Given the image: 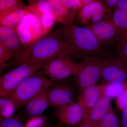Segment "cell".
I'll list each match as a JSON object with an SVG mask.
<instances>
[{
  "label": "cell",
  "mask_w": 127,
  "mask_h": 127,
  "mask_svg": "<svg viewBox=\"0 0 127 127\" xmlns=\"http://www.w3.org/2000/svg\"><path fill=\"white\" fill-rule=\"evenodd\" d=\"M28 2L31 13L35 14L38 18L46 12L51 11L48 0H29Z\"/></svg>",
  "instance_id": "obj_21"
},
{
  "label": "cell",
  "mask_w": 127,
  "mask_h": 127,
  "mask_svg": "<svg viewBox=\"0 0 127 127\" xmlns=\"http://www.w3.org/2000/svg\"><path fill=\"white\" fill-rule=\"evenodd\" d=\"M119 0H103L108 8L111 10H114Z\"/></svg>",
  "instance_id": "obj_31"
},
{
  "label": "cell",
  "mask_w": 127,
  "mask_h": 127,
  "mask_svg": "<svg viewBox=\"0 0 127 127\" xmlns=\"http://www.w3.org/2000/svg\"><path fill=\"white\" fill-rule=\"evenodd\" d=\"M16 31L22 45V50L42 37L40 22L38 17L32 13L25 17Z\"/></svg>",
  "instance_id": "obj_8"
},
{
  "label": "cell",
  "mask_w": 127,
  "mask_h": 127,
  "mask_svg": "<svg viewBox=\"0 0 127 127\" xmlns=\"http://www.w3.org/2000/svg\"><path fill=\"white\" fill-rule=\"evenodd\" d=\"M112 19L116 26L119 36L127 31V11L120 10H114Z\"/></svg>",
  "instance_id": "obj_19"
},
{
  "label": "cell",
  "mask_w": 127,
  "mask_h": 127,
  "mask_svg": "<svg viewBox=\"0 0 127 127\" xmlns=\"http://www.w3.org/2000/svg\"><path fill=\"white\" fill-rule=\"evenodd\" d=\"M127 36V31L125 33H124L122 35H120L117 38L119 37H126Z\"/></svg>",
  "instance_id": "obj_35"
},
{
  "label": "cell",
  "mask_w": 127,
  "mask_h": 127,
  "mask_svg": "<svg viewBox=\"0 0 127 127\" xmlns=\"http://www.w3.org/2000/svg\"><path fill=\"white\" fill-rule=\"evenodd\" d=\"M47 90L43 91L32 98L23 106L25 114L28 119L43 115V113L50 106Z\"/></svg>",
  "instance_id": "obj_16"
},
{
  "label": "cell",
  "mask_w": 127,
  "mask_h": 127,
  "mask_svg": "<svg viewBox=\"0 0 127 127\" xmlns=\"http://www.w3.org/2000/svg\"><path fill=\"white\" fill-rule=\"evenodd\" d=\"M115 10H122L127 11V0H119Z\"/></svg>",
  "instance_id": "obj_32"
},
{
  "label": "cell",
  "mask_w": 127,
  "mask_h": 127,
  "mask_svg": "<svg viewBox=\"0 0 127 127\" xmlns=\"http://www.w3.org/2000/svg\"><path fill=\"white\" fill-rule=\"evenodd\" d=\"M104 83H123L127 81V67L116 57L109 55L108 61L103 70Z\"/></svg>",
  "instance_id": "obj_11"
},
{
  "label": "cell",
  "mask_w": 127,
  "mask_h": 127,
  "mask_svg": "<svg viewBox=\"0 0 127 127\" xmlns=\"http://www.w3.org/2000/svg\"><path fill=\"white\" fill-rule=\"evenodd\" d=\"M113 13L103 0H92L77 12L74 21L77 26L86 27L107 18H112Z\"/></svg>",
  "instance_id": "obj_7"
},
{
  "label": "cell",
  "mask_w": 127,
  "mask_h": 127,
  "mask_svg": "<svg viewBox=\"0 0 127 127\" xmlns=\"http://www.w3.org/2000/svg\"><path fill=\"white\" fill-rule=\"evenodd\" d=\"M47 95L49 106H61L74 102L75 89L69 83L59 82L48 89Z\"/></svg>",
  "instance_id": "obj_9"
},
{
  "label": "cell",
  "mask_w": 127,
  "mask_h": 127,
  "mask_svg": "<svg viewBox=\"0 0 127 127\" xmlns=\"http://www.w3.org/2000/svg\"><path fill=\"white\" fill-rule=\"evenodd\" d=\"M78 68V63L73 61L67 52L46 62L41 71L50 81L59 82L75 75Z\"/></svg>",
  "instance_id": "obj_6"
},
{
  "label": "cell",
  "mask_w": 127,
  "mask_h": 127,
  "mask_svg": "<svg viewBox=\"0 0 127 127\" xmlns=\"http://www.w3.org/2000/svg\"><path fill=\"white\" fill-rule=\"evenodd\" d=\"M114 53L119 61L127 67V42L117 46Z\"/></svg>",
  "instance_id": "obj_29"
},
{
  "label": "cell",
  "mask_w": 127,
  "mask_h": 127,
  "mask_svg": "<svg viewBox=\"0 0 127 127\" xmlns=\"http://www.w3.org/2000/svg\"><path fill=\"white\" fill-rule=\"evenodd\" d=\"M57 83L50 81L39 70L25 79L5 97L11 100L16 108H18Z\"/></svg>",
  "instance_id": "obj_3"
},
{
  "label": "cell",
  "mask_w": 127,
  "mask_h": 127,
  "mask_svg": "<svg viewBox=\"0 0 127 127\" xmlns=\"http://www.w3.org/2000/svg\"><path fill=\"white\" fill-rule=\"evenodd\" d=\"M111 102L110 98L102 96L95 106L85 114L81 124L90 125L100 120L109 112L113 111Z\"/></svg>",
  "instance_id": "obj_15"
},
{
  "label": "cell",
  "mask_w": 127,
  "mask_h": 127,
  "mask_svg": "<svg viewBox=\"0 0 127 127\" xmlns=\"http://www.w3.org/2000/svg\"><path fill=\"white\" fill-rule=\"evenodd\" d=\"M51 11L56 22L61 24H74L78 10L64 0H48Z\"/></svg>",
  "instance_id": "obj_13"
},
{
  "label": "cell",
  "mask_w": 127,
  "mask_h": 127,
  "mask_svg": "<svg viewBox=\"0 0 127 127\" xmlns=\"http://www.w3.org/2000/svg\"><path fill=\"white\" fill-rule=\"evenodd\" d=\"M121 127H127V108L122 111Z\"/></svg>",
  "instance_id": "obj_33"
},
{
  "label": "cell",
  "mask_w": 127,
  "mask_h": 127,
  "mask_svg": "<svg viewBox=\"0 0 127 127\" xmlns=\"http://www.w3.org/2000/svg\"><path fill=\"white\" fill-rule=\"evenodd\" d=\"M116 103L122 111L127 108V86L124 92L116 98Z\"/></svg>",
  "instance_id": "obj_30"
},
{
  "label": "cell",
  "mask_w": 127,
  "mask_h": 127,
  "mask_svg": "<svg viewBox=\"0 0 127 127\" xmlns=\"http://www.w3.org/2000/svg\"><path fill=\"white\" fill-rule=\"evenodd\" d=\"M127 86V81L123 83L107 84L103 93V96L110 98H116L125 91Z\"/></svg>",
  "instance_id": "obj_22"
},
{
  "label": "cell",
  "mask_w": 127,
  "mask_h": 127,
  "mask_svg": "<svg viewBox=\"0 0 127 127\" xmlns=\"http://www.w3.org/2000/svg\"><path fill=\"white\" fill-rule=\"evenodd\" d=\"M54 114L56 118L67 127L81 124L84 116L83 108L78 102L55 107Z\"/></svg>",
  "instance_id": "obj_10"
},
{
  "label": "cell",
  "mask_w": 127,
  "mask_h": 127,
  "mask_svg": "<svg viewBox=\"0 0 127 127\" xmlns=\"http://www.w3.org/2000/svg\"><path fill=\"white\" fill-rule=\"evenodd\" d=\"M69 51L65 43L53 29L15 55L7 64L6 68L12 70L30 62L49 61Z\"/></svg>",
  "instance_id": "obj_2"
},
{
  "label": "cell",
  "mask_w": 127,
  "mask_h": 127,
  "mask_svg": "<svg viewBox=\"0 0 127 127\" xmlns=\"http://www.w3.org/2000/svg\"><path fill=\"white\" fill-rule=\"evenodd\" d=\"M21 0H0V18L11 14L23 5Z\"/></svg>",
  "instance_id": "obj_20"
},
{
  "label": "cell",
  "mask_w": 127,
  "mask_h": 127,
  "mask_svg": "<svg viewBox=\"0 0 127 127\" xmlns=\"http://www.w3.org/2000/svg\"><path fill=\"white\" fill-rule=\"evenodd\" d=\"M14 55L9 50L0 44V72L2 73L7 67L10 59L13 58Z\"/></svg>",
  "instance_id": "obj_27"
},
{
  "label": "cell",
  "mask_w": 127,
  "mask_h": 127,
  "mask_svg": "<svg viewBox=\"0 0 127 127\" xmlns=\"http://www.w3.org/2000/svg\"><path fill=\"white\" fill-rule=\"evenodd\" d=\"M47 60L28 63L17 67L0 78V96L5 97L25 79L42 68Z\"/></svg>",
  "instance_id": "obj_5"
},
{
  "label": "cell",
  "mask_w": 127,
  "mask_h": 127,
  "mask_svg": "<svg viewBox=\"0 0 127 127\" xmlns=\"http://www.w3.org/2000/svg\"><path fill=\"white\" fill-rule=\"evenodd\" d=\"M31 13L28 5H23L11 14L0 18V26L10 28L16 30L25 17Z\"/></svg>",
  "instance_id": "obj_18"
},
{
  "label": "cell",
  "mask_w": 127,
  "mask_h": 127,
  "mask_svg": "<svg viewBox=\"0 0 127 127\" xmlns=\"http://www.w3.org/2000/svg\"><path fill=\"white\" fill-rule=\"evenodd\" d=\"M91 127L89 125H83V124H81L78 126L76 127Z\"/></svg>",
  "instance_id": "obj_34"
},
{
  "label": "cell",
  "mask_w": 127,
  "mask_h": 127,
  "mask_svg": "<svg viewBox=\"0 0 127 127\" xmlns=\"http://www.w3.org/2000/svg\"><path fill=\"white\" fill-rule=\"evenodd\" d=\"M106 84L103 83L79 89L78 102L83 108L84 115L94 107L102 97L103 90Z\"/></svg>",
  "instance_id": "obj_14"
},
{
  "label": "cell",
  "mask_w": 127,
  "mask_h": 127,
  "mask_svg": "<svg viewBox=\"0 0 127 127\" xmlns=\"http://www.w3.org/2000/svg\"><path fill=\"white\" fill-rule=\"evenodd\" d=\"M26 127H53V124L47 116L42 115L29 119Z\"/></svg>",
  "instance_id": "obj_26"
},
{
  "label": "cell",
  "mask_w": 127,
  "mask_h": 127,
  "mask_svg": "<svg viewBox=\"0 0 127 127\" xmlns=\"http://www.w3.org/2000/svg\"><path fill=\"white\" fill-rule=\"evenodd\" d=\"M109 56L105 52L85 58L78 63V68L74 75V81L79 89L95 85L102 78L103 70Z\"/></svg>",
  "instance_id": "obj_4"
},
{
  "label": "cell",
  "mask_w": 127,
  "mask_h": 127,
  "mask_svg": "<svg viewBox=\"0 0 127 127\" xmlns=\"http://www.w3.org/2000/svg\"><path fill=\"white\" fill-rule=\"evenodd\" d=\"M16 108L14 102L6 97L0 98V119L9 118L14 116Z\"/></svg>",
  "instance_id": "obj_23"
},
{
  "label": "cell",
  "mask_w": 127,
  "mask_h": 127,
  "mask_svg": "<svg viewBox=\"0 0 127 127\" xmlns=\"http://www.w3.org/2000/svg\"><path fill=\"white\" fill-rule=\"evenodd\" d=\"M89 126L91 127H120L118 119L113 111L109 112L102 118Z\"/></svg>",
  "instance_id": "obj_24"
},
{
  "label": "cell",
  "mask_w": 127,
  "mask_h": 127,
  "mask_svg": "<svg viewBox=\"0 0 127 127\" xmlns=\"http://www.w3.org/2000/svg\"><path fill=\"white\" fill-rule=\"evenodd\" d=\"M42 30V37L53 30L56 21L51 11L44 13L39 18Z\"/></svg>",
  "instance_id": "obj_25"
},
{
  "label": "cell",
  "mask_w": 127,
  "mask_h": 127,
  "mask_svg": "<svg viewBox=\"0 0 127 127\" xmlns=\"http://www.w3.org/2000/svg\"><path fill=\"white\" fill-rule=\"evenodd\" d=\"M84 27L87 28L93 32L101 46L113 44L119 36L112 18L104 19Z\"/></svg>",
  "instance_id": "obj_12"
},
{
  "label": "cell",
  "mask_w": 127,
  "mask_h": 127,
  "mask_svg": "<svg viewBox=\"0 0 127 127\" xmlns=\"http://www.w3.org/2000/svg\"><path fill=\"white\" fill-rule=\"evenodd\" d=\"M54 29L65 43L72 57L82 59L105 52L93 32L87 27L58 23Z\"/></svg>",
  "instance_id": "obj_1"
},
{
  "label": "cell",
  "mask_w": 127,
  "mask_h": 127,
  "mask_svg": "<svg viewBox=\"0 0 127 127\" xmlns=\"http://www.w3.org/2000/svg\"><path fill=\"white\" fill-rule=\"evenodd\" d=\"M0 44L10 50L14 56L22 49V45L16 30L6 27L0 26Z\"/></svg>",
  "instance_id": "obj_17"
},
{
  "label": "cell",
  "mask_w": 127,
  "mask_h": 127,
  "mask_svg": "<svg viewBox=\"0 0 127 127\" xmlns=\"http://www.w3.org/2000/svg\"><path fill=\"white\" fill-rule=\"evenodd\" d=\"M0 127H26L20 117L13 116L0 120Z\"/></svg>",
  "instance_id": "obj_28"
}]
</instances>
